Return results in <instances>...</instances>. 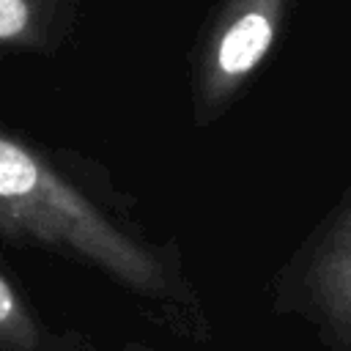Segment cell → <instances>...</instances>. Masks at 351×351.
Wrapping results in <instances>:
<instances>
[{
  "label": "cell",
  "mask_w": 351,
  "mask_h": 351,
  "mask_svg": "<svg viewBox=\"0 0 351 351\" xmlns=\"http://www.w3.org/2000/svg\"><path fill=\"white\" fill-rule=\"evenodd\" d=\"M282 0H239L233 14L225 16L200 71V101L203 107H217L228 101L244 80L263 63L269 55L277 25H280Z\"/></svg>",
  "instance_id": "7a4b0ae2"
},
{
  "label": "cell",
  "mask_w": 351,
  "mask_h": 351,
  "mask_svg": "<svg viewBox=\"0 0 351 351\" xmlns=\"http://www.w3.org/2000/svg\"><path fill=\"white\" fill-rule=\"evenodd\" d=\"M0 233L77 255L140 293H165L159 258L123 233L38 151L0 132Z\"/></svg>",
  "instance_id": "6da1fadb"
},
{
  "label": "cell",
  "mask_w": 351,
  "mask_h": 351,
  "mask_svg": "<svg viewBox=\"0 0 351 351\" xmlns=\"http://www.w3.org/2000/svg\"><path fill=\"white\" fill-rule=\"evenodd\" d=\"M307 285L329 326L351 337V203L332 222L313 255Z\"/></svg>",
  "instance_id": "3957f363"
},
{
  "label": "cell",
  "mask_w": 351,
  "mask_h": 351,
  "mask_svg": "<svg viewBox=\"0 0 351 351\" xmlns=\"http://www.w3.org/2000/svg\"><path fill=\"white\" fill-rule=\"evenodd\" d=\"M36 8L30 0H0V44L27 41L33 33Z\"/></svg>",
  "instance_id": "5b68a950"
},
{
  "label": "cell",
  "mask_w": 351,
  "mask_h": 351,
  "mask_svg": "<svg viewBox=\"0 0 351 351\" xmlns=\"http://www.w3.org/2000/svg\"><path fill=\"white\" fill-rule=\"evenodd\" d=\"M41 343L38 324L16 288L0 274V351H36Z\"/></svg>",
  "instance_id": "277c9868"
}]
</instances>
